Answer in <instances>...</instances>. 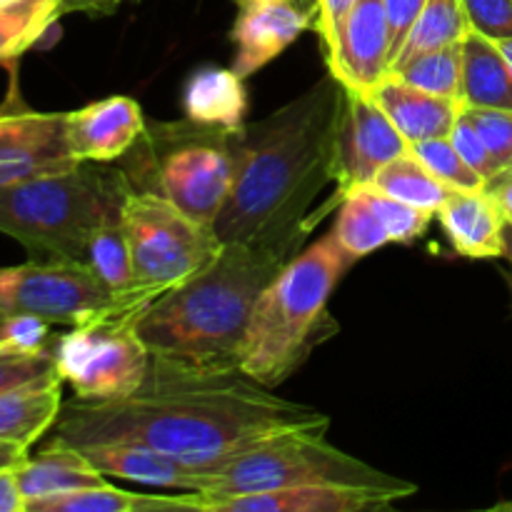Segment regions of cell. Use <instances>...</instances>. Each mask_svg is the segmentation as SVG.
I'll use <instances>...</instances> for the list:
<instances>
[{
    "label": "cell",
    "instance_id": "obj_1",
    "mask_svg": "<svg viewBox=\"0 0 512 512\" xmlns=\"http://www.w3.org/2000/svg\"><path fill=\"white\" fill-rule=\"evenodd\" d=\"M240 368L190 365L150 355L133 395L110 403L70 400L53 425V445L135 440L198 473L290 430H328L330 418L310 405L270 393Z\"/></svg>",
    "mask_w": 512,
    "mask_h": 512
},
{
    "label": "cell",
    "instance_id": "obj_2",
    "mask_svg": "<svg viewBox=\"0 0 512 512\" xmlns=\"http://www.w3.org/2000/svg\"><path fill=\"white\" fill-rule=\"evenodd\" d=\"M345 85L333 73L270 113L243 125V155L215 233L228 243H258L295 255L320 220L313 203L335 183V148Z\"/></svg>",
    "mask_w": 512,
    "mask_h": 512
},
{
    "label": "cell",
    "instance_id": "obj_3",
    "mask_svg": "<svg viewBox=\"0 0 512 512\" xmlns=\"http://www.w3.org/2000/svg\"><path fill=\"white\" fill-rule=\"evenodd\" d=\"M293 255L258 243H228L215 263L160 295L138 320L150 355L190 365L240 368L258 298Z\"/></svg>",
    "mask_w": 512,
    "mask_h": 512
},
{
    "label": "cell",
    "instance_id": "obj_4",
    "mask_svg": "<svg viewBox=\"0 0 512 512\" xmlns=\"http://www.w3.org/2000/svg\"><path fill=\"white\" fill-rule=\"evenodd\" d=\"M333 233L320 238L280 268L258 298L245 333L240 370L265 388L293 378L318 345L338 335L328 313L330 295L355 265Z\"/></svg>",
    "mask_w": 512,
    "mask_h": 512
},
{
    "label": "cell",
    "instance_id": "obj_5",
    "mask_svg": "<svg viewBox=\"0 0 512 512\" xmlns=\"http://www.w3.org/2000/svg\"><path fill=\"white\" fill-rule=\"evenodd\" d=\"M120 165L83 163L0 188V233L35 258L83 260L105 225L123 220L130 193Z\"/></svg>",
    "mask_w": 512,
    "mask_h": 512
},
{
    "label": "cell",
    "instance_id": "obj_6",
    "mask_svg": "<svg viewBox=\"0 0 512 512\" xmlns=\"http://www.w3.org/2000/svg\"><path fill=\"white\" fill-rule=\"evenodd\" d=\"M243 155V125L223 128L198 120H150L138 143L118 160L133 190L178 205L213 225L233 193Z\"/></svg>",
    "mask_w": 512,
    "mask_h": 512
},
{
    "label": "cell",
    "instance_id": "obj_7",
    "mask_svg": "<svg viewBox=\"0 0 512 512\" xmlns=\"http://www.w3.org/2000/svg\"><path fill=\"white\" fill-rule=\"evenodd\" d=\"M305 485L383 490L398 495L400 500L418 493V485L383 473L365 460L330 445L325 430H290L243 450L208 473H200L193 505L195 512H200L205 500Z\"/></svg>",
    "mask_w": 512,
    "mask_h": 512
},
{
    "label": "cell",
    "instance_id": "obj_8",
    "mask_svg": "<svg viewBox=\"0 0 512 512\" xmlns=\"http://www.w3.org/2000/svg\"><path fill=\"white\" fill-rule=\"evenodd\" d=\"M158 300L145 288L115 295L113 305L53 340L58 373L75 398L110 403L133 395L150 370V350L138 333V320Z\"/></svg>",
    "mask_w": 512,
    "mask_h": 512
},
{
    "label": "cell",
    "instance_id": "obj_9",
    "mask_svg": "<svg viewBox=\"0 0 512 512\" xmlns=\"http://www.w3.org/2000/svg\"><path fill=\"white\" fill-rule=\"evenodd\" d=\"M123 228L135 280L158 298L203 273L225 248L213 225L198 223L170 200L145 190H130L125 198Z\"/></svg>",
    "mask_w": 512,
    "mask_h": 512
},
{
    "label": "cell",
    "instance_id": "obj_10",
    "mask_svg": "<svg viewBox=\"0 0 512 512\" xmlns=\"http://www.w3.org/2000/svg\"><path fill=\"white\" fill-rule=\"evenodd\" d=\"M113 300L115 295L83 260L35 258L0 268V315L30 313L48 323L83 325Z\"/></svg>",
    "mask_w": 512,
    "mask_h": 512
},
{
    "label": "cell",
    "instance_id": "obj_11",
    "mask_svg": "<svg viewBox=\"0 0 512 512\" xmlns=\"http://www.w3.org/2000/svg\"><path fill=\"white\" fill-rule=\"evenodd\" d=\"M408 150L410 143L373 95L345 88V108L335 148V198L343 200L350 190L370 185L380 168Z\"/></svg>",
    "mask_w": 512,
    "mask_h": 512
},
{
    "label": "cell",
    "instance_id": "obj_12",
    "mask_svg": "<svg viewBox=\"0 0 512 512\" xmlns=\"http://www.w3.org/2000/svg\"><path fill=\"white\" fill-rule=\"evenodd\" d=\"M78 163L70 150L68 113H0V188Z\"/></svg>",
    "mask_w": 512,
    "mask_h": 512
},
{
    "label": "cell",
    "instance_id": "obj_13",
    "mask_svg": "<svg viewBox=\"0 0 512 512\" xmlns=\"http://www.w3.org/2000/svg\"><path fill=\"white\" fill-rule=\"evenodd\" d=\"M313 18L315 10L300 0L243 8L230 33L235 45L230 68L243 80L250 78L285 53L305 30L313 28Z\"/></svg>",
    "mask_w": 512,
    "mask_h": 512
},
{
    "label": "cell",
    "instance_id": "obj_14",
    "mask_svg": "<svg viewBox=\"0 0 512 512\" xmlns=\"http://www.w3.org/2000/svg\"><path fill=\"white\" fill-rule=\"evenodd\" d=\"M348 90L370 93L390 75V25L385 0H358L345 23L338 58L330 65Z\"/></svg>",
    "mask_w": 512,
    "mask_h": 512
},
{
    "label": "cell",
    "instance_id": "obj_15",
    "mask_svg": "<svg viewBox=\"0 0 512 512\" xmlns=\"http://www.w3.org/2000/svg\"><path fill=\"white\" fill-rule=\"evenodd\" d=\"M138 100L113 95L68 113V140L75 158L83 163H115L123 158L145 130Z\"/></svg>",
    "mask_w": 512,
    "mask_h": 512
},
{
    "label": "cell",
    "instance_id": "obj_16",
    "mask_svg": "<svg viewBox=\"0 0 512 512\" xmlns=\"http://www.w3.org/2000/svg\"><path fill=\"white\" fill-rule=\"evenodd\" d=\"M398 500V495L383 490L305 485V488L205 500L200 512H373L390 510Z\"/></svg>",
    "mask_w": 512,
    "mask_h": 512
},
{
    "label": "cell",
    "instance_id": "obj_17",
    "mask_svg": "<svg viewBox=\"0 0 512 512\" xmlns=\"http://www.w3.org/2000/svg\"><path fill=\"white\" fill-rule=\"evenodd\" d=\"M75 450H80L103 475L133 480L148 488L198 493V470L185 468L178 460L168 458L150 445L135 443V440H93V443L78 445Z\"/></svg>",
    "mask_w": 512,
    "mask_h": 512
},
{
    "label": "cell",
    "instance_id": "obj_18",
    "mask_svg": "<svg viewBox=\"0 0 512 512\" xmlns=\"http://www.w3.org/2000/svg\"><path fill=\"white\" fill-rule=\"evenodd\" d=\"M435 215L458 255L473 260L503 258L508 220L485 188L453 190Z\"/></svg>",
    "mask_w": 512,
    "mask_h": 512
},
{
    "label": "cell",
    "instance_id": "obj_19",
    "mask_svg": "<svg viewBox=\"0 0 512 512\" xmlns=\"http://www.w3.org/2000/svg\"><path fill=\"white\" fill-rule=\"evenodd\" d=\"M370 95L378 100L380 108L410 145L430 138H448L463 110V103L458 100L425 93L395 73L385 75Z\"/></svg>",
    "mask_w": 512,
    "mask_h": 512
},
{
    "label": "cell",
    "instance_id": "obj_20",
    "mask_svg": "<svg viewBox=\"0 0 512 512\" xmlns=\"http://www.w3.org/2000/svg\"><path fill=\"white\" fill-rule=\"evenodd\" d=\"M15 478L25 498V508L38 500L108 483L105 475L80 450L53 443H48V448L40 450L35 458L25 460L15 470Z\"/></svg>",
    "mask_w": 512,
    "mask_h": 512
},
{
    "label": "cell",
    "instance_id": "obj_21",
    "mask_svg": "<svg viewBox=\"0 0 512 512\" xmlns=\"http://www.w3.org/2000/svg\"><path fill=\"white\" fill-rule=\"evenodd\" d=\"M185 118L205 125L240 128L248 113L245 83L233 68L205 65L188 78L183 88Z\"/></svg>",
    "mask_w": 512,
    "mask_h": 512
},
{
    "label": "cell",
    "instance_id": "obj_22",
    "mask_svg": "<svg viewBox=\"0 0 512 512\" xmlns=\"http://www.w3.org/2000/svg\"><path fill=\"white\" fill-rule=\"evenodd\" d=\"M63 383L23 385L0 395V440L30 448L48 430H53L63 408Z\"/></svg>",
    "mask_w": 512,
    "mask_h": 512
},
{
    "label": "cell",
    "instance_id": "obj_23",
    "mask_svg": "<svg viewBox=\"0 0 512 512\" xmlns=\"http://www.w3.org/2000/svg\"><path fill=\"white\" fill-rule=\"evenodd\" d=\"M463 105L512 110V68L498 43L470 30L463 38Z\"/></svg>",
    "mask_w": 512,
    "mask_h": 512
},
{
    "label": "cell",
    "instance_id": "obj_24",
    "mask_svg": "<svg viewBox=\"0 0 512 512\" xmlns=\"http://www.w3.org/2000/svg\"><path fill=\"white\" fill-rule=\"evenodd\" d=\"M193 510V495H155V493H130L105 483L98 488L75 490V493L55 495V498L30 503L25 512H175Z\"/></svg>",
    "mask_w": 512,
    "mask_h": 512
},
{
    "label": "cell",
    "instance_id": "obj_25",
    "mask_svg": "<svg viewBox=\"0 0 512 512\" xmlns=\"http://www.w3.org/2000/svg\"><path fill=\"white\" fill-rule=\"evenodd\" d=\"M373 188H378L380 193L390 195L395 200H403V203L415 205V208L430 210V213H438L443 208L445 200L450 198V193L458 188H450L448 183L438 178L435 173H430L423 163L413 155V150L398 155V158L390 160L385 168H380V173L373 178Z\"/></svg>",
    "mask_w": 512,
    "mask_h": 512
},
{
    "label": "cell",
    "instance_id": "obj_26",
    "mask_svg": "<svg viewBox=\"0 0 512 512\" xmlns=\"http://www.w3.org/2000/svg\"><path fill=\"white\" fill-rule=\"evenodd\" d=\"M468 33L470 23L460 0H425L423 10L405 35L390 70L420 53L460 43Z\"/></svg>",
    "mask_w": 512,
    "mask_h": 512
},
{
    "label": "cell",
    "instance_id": "obj_27",
    "mask_svg": "<svg viewBox=\"0 0 512 512\" xmlns=\"http://www.w3.org/2000/svg\"><path fill=\"white\" fill-rule=\"evenodd\" d=\"M333 235L358 260L368 258V255L390 245L388 230H385L365 185L343 195L338 205V220H335Z\"/></svg>",
    "mask_w": 512,
    "mask_h": 512
},
{
    "label": "cell",
    "instance_id": "obj_28",
    "mask_svg": "<svg viewBox=\"0 0 512 512\" xmlns=\"http://www.w3.org/2000/svg\"><path fill=\"white\" fill-rule=\"evenodd\" d=\"M60 15V0H10L0 5V63L33 48Z\"/></svg>",
    "mask_w": 512,
    "mask_h": 512
},
{
    "label": "cell",
    "instance_id": "obj_29",
    "mask_svg": "<svg viewBox=\"0 0 512 512\" xmlns=\"http://www.w3.org/2000/svg\"><path fill=\"white\" fill-rule=\"evenodd\" d=\"M390 73L425 93L463 103V40L415 55Z\"/></svg>",
    "mask_w": 512,
    "mask_h": 512
},
{
    "label": "cell",
    "instance_id": "obj_30",
    "mask_svg": "<svg viewBox=\"0 0 512 512\" xmlns=\"http://www.w3.org/2000/svg\"><path fill=\"white\" fill-rule=\"evenodd\" d=\"M85 263L90 265L95 275L105 283V288L113 295H123L128 290L138 288L133 268V255H130L128 235H125L123 220L113 225H105L88 245Z\"/></svg>",
    "mask_w": 512,
    "mask_h": 512
},
{
    "label": "cell",
    "instance_id": "obj_31",
    "mask_svg": "<svg viewBox=\"0 0 512 512\" xmlns=\"http://www.w3.org/2000/svg\"><path fill=\"white\" fill-rule=\"evenodd\" d=\"M415 158L430 170V173L438 175L443 183H448L450 188L458 190H480L485 188V180L470 168L463 160V155L455 150L453 140L448 138H430L420 140V143L410 145Z\"/></svg>",
    "mask_w": 512,
    "mask_h": 512
},
{
    "label": "cell",
    "instance_id": "obj_32",
    "mask_svg": "<svg viewBox=\"0 0 512 512\" xmlns=\"http://www.w3.org/2000/svg\"><path fill=\"white\" fill-rule=\"evenodd\" d=\"M463 115L478 130L485 148L490 150L493 160L498 163L500 173L512 170V110L463 105Z\"/></svg>",
    "mask_w": 512,
    "mask_h": 512
},
{
    "label": "cell",
    "instance_id": "obj_33",
    "mask_svg": "<svg viewBox=\"0 0 512 512\" xmlns=\"http://www.w3.org/2000/svg\"><path fill=\"white\" fill-rule=\"evenodd\" d=\"M50 380H63L53 353L30 355L0 348V395L23 385L50 383Z\"/></svg>",
    "mask_w": 512,
    "mask_h": 512
},
{
    "label": "cell",
    "instance_id": "obj_34",
    "mask_svg": "<svg viewBox=\"0 0 512 512\" xmlns=\"http://www.w3.org/2000/svg\"><path fill=\"white\" fill-rule=\"evenodd\" d=\"M53 333L48 320L30 313L0 315V348L13 353H50L53 348Z\"/></svg>",
    "mask_w": 512,
    "mask_h": 512
},
{
    "label": "cell",
    "instance_id": "obj_35",
    "mask_svg": "<svg viewBox=\"0 0 512 512\" xmlns=\"http://www.w3.org/2000/svg\"><path fill=\"white\" fill-rule=\"evenodd\" d=\"M355 5H358V0H315L313 28L318 33L320 50H323V58L328 63V68L338 58L340 38H343L345 23H348Z\"/></svg>",
    "mask_w": 512,
    "mask_h": 512
},
{
    "label": "cell",
    "instance_id": "obj_36",
    "mask_svg": "<svg viewBox=\"0 0 512 512\" xmlns=\"http://www.w3.org/2000/svg\"><path fill=\"white\" fill-rule=\"evenodd\" d=\"M468 15L470 30L490 40H503L512 35V0H460Z\"/></svg>",
    "mask_w": 512,
    "mask_h": 512
},
{
    "label": "cell",
    "instance_id": "obj_37",
    "mask_svg": "<svg viewBox=\"0 0 512 512\" xmlns=\"http://www.w3.org/2000/svg\"><path fill=\"white\" fill-rule=\"evenodd\" d=\"M450 140H453L455 150L463 155L465 163H468L470 168H473L475 173L485 180V185H488L495 175H500L498 163L493 160L490 150L485 148V143H483V138L478 135V130L468 123V118L463 115V110H460L458 123H455L453 130H450Z\"/></svg>",
    "mask_w": 512,
    "mask_h": 512
},
{
    "label": "cell",
    "instance_id": "obj_38",
    "mask_svg": "<svg viewBox=\"0 0 512 512\" xmlns=\"http://www.w3.org/2000/svg\"><path fill=\"white\" fill-rule=\"evenodd\" d=\"M423 5L425 0H385L390 25V65H393L395 55H398L400 45H403L408 30L413 28L415 18L420 15Z\"/></svg>",
    "mask_w": 512,
    "mask_h": 512
},
{
    "label": "cell",
    "instance_id": "obj_39",
    "mask_svg": "<svg viewBox=\"0 0 512 512\" xmlns=\"http://www.w3.org/2000/svg\"><path fill=\"white\" fill-rule=\"evenodd\" d=\"M125 3H138V0H60V13H85V15H110Z\"/></svg>",
    "mask_w": 512,
    "mask_h": 512
},
{
    "label": "cell",
    "instance_id": "obj_40",
    "mask_svg": "<svg viewBox=\"0 0 512 512\" xmlns=\"http://www.w3.org/2000/svg\"><path fill=\"white\" fill-rule=\"evenodd\" d=\"M0 512H25V498L15 470H0Z\"/></svg>",
    "mask_w": 512,
    "mask_h": 512
},
{
    "label": "cell",
    "instance_id": "obj_41",
    "mask_svg": "<svg viewBox=\"0 0 512 512\" xmlns=\"http://www.w3.org/2000/svg\"><path fill=\"white\" fill-rule=\"evenodd\" d=\"M490 195L495 198V203L503 210L505 220L512 225V170H505V173L495 175L488 185H485Z\"/></svg>",
    "mask_w": 512,
    "mask_h": 512
},
{
    "label": "cell",
    "instance_id": "obj_42",
    "mask_svg": "<svg viewBox=\"0 0 512 512\" xmlns=\"http://www.w3.org/2000/svg\"><path fill=\"white\" fill-rule=\"evenodd\" d=\"M28 458V448H23L18 443H8V440H0V470H18Z\"/></svg>",
    "mask_w": 512,
    "mask_h": 512
},
{
    "label": "cell",
    "instance_id": "obj_43",
    "mask_svg": "<svg viewBox=\"0 0 512 512\" xmlns=\"http://www.w3.org/2000/svg\"><path fill=\"white\" fill-rule=\"evenodd\" d=\"M503 240H505L503 258H508L510 265H512V225H510V223H505V235H503Z\"/></svg>",
    "mask_w": 512,
    "mask_h": 512
},
{
    "label": "cell",
    "instance_id": "obj_44",
    "mask_svg": "<svg viewBox=\"0 0 512 512\" xmlns=\"http://www.w3.org/2000/svg\"><path fill=\"white\" fill-rule=\"evenodd\" d=\"M498 48H500V53L505 55V60H508L510 68H512V35H510V38L498 40Z\"/></svg>",
    "mask_w": 512,
    "mask_h": 512
},
{
    "label": "cell",
    "instance_id": "obj_45",
    "mask_svg": "<svg viewBox=\"0 0 512 512\" xmlns=\"http://www.w3.org/2000/svg\"><path fill=\"white\" fill-rule=\"evenodd\" d=\"M240 8H255V5H270V3H285V0H235Z\"/></svg>",
    "mask_w": 512,
    "mask_h": 512
},
{
    "label": "cell",
    "instance_id": "obj_46",
    "mask_svg": "<svg viewBox=\"0 0 512 512\" xmlns=\"http://www.w3.org/2000/svg\"><path fill=\"white\" fill-rule=\"evenodd\" d=\"M503 278H505V283H508L510 298H512V270H505V273H503Z\"/></svg>",
    "mask_w": 512,
    "mask_h": 512
},
{
    "label": "cell",
    "instance_id": "obj_47",
    "mask_svg": "<svg viewBox=\"0 0 512 512\" xmlns=\"http://www.w3.org/2000/svg\"><path fill=\"white\" fill-rule=\"evenodd\" d=\"M300 3H305V5H310V8L315 10V0H300Z\"/></svg>",
    "mask_w": 512,
    "mask_h": 512
},
{
    "label": "cell",
    "instance_id": "obj_48",
    "mask_svg": "<svg viewBox=\"0 0 512 512\" xmlns=\"http://www.w3.org/2000/svg\"><path fill=\"white\" fill-rule=\"evenodd\" d=\"M5 3H10V0H0V5H5Z\"/></svg>",
    "mask_w": 512,
    "mask_h": 512
}]
</instances>
